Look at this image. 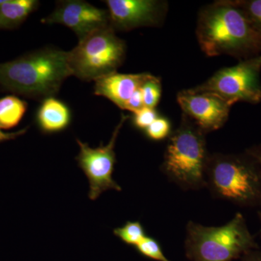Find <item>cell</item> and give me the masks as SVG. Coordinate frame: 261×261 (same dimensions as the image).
I'll use <instances>...</instances> for the list:
<instances>
[{
  "mask_svg": "<svg viewBox=\"0 0 261 261\" xmlns=\"http://www.w3.org/2000/svg\"><path fill=\"white\" fill-rule=\"evenodd\" d=\"M196 34L207 56L227 55L243 61L261 56V34L231 0L216 1L202 8Z\"/></svg>",
  "mask_w": 261,
  "mask_h": 261,
  "instance_id": "1",
  "label": "cell"
},
{
  "mask_svg": "<svg viewBox=\"0 0 261 261\" xmlns=\"http://www.w3.org/2000/svg\"><path fill=\"white\" fill-rule=\"evenodd\" d=\"M70 75L68 51L54 48L0 63V87L37 100L54 97Z\"/></svg>",
  "mask_w": 261,
  "mask_h": 261,
  "instance_id": "2",
  "label": "cell"
},
{
  "mask_svg": "<svg viewBox=\"0 0 261 261\" xmlns=\"http://www.w3.org/2000/svg\"><path fill=\"white\" fill-rule=\"evenodd\" d=\"M205 187L211 195L242 207H261V168L246 152L210 154Z\"/></svg>",
  "mask_w": 261,
  "mask_h": 261,
  "instance_id": "3",
  "label": "cell"
},
{
  "mask_svg": "<svg viewBox=\"0 0 261 261\" xmlns=\"http://www.w3.org/2000/svg\"><path fill=\"white\" fill-rule=\"evenodd\" d=\"M205 132L182 114L179 126L171 134L161 168L170 181L185 190L205 187L209 154Z\"/></svg>",
  "mask_w": 261,
  "mask_h": 261,
  "instance_id": "4",
  "label": "cell"
},
{
  "mask_svg": "<svg viewBox=\"0 0 261 261\" xmlns=\"http://www.w3.org/2000/svg\"><path fill=\"white\" fill-rule=\"evenodd\" d=\"M256 247L246 220L240 213L221 226L187 223L185 255L190 261H231Z\"/></svg>",
  "mask_w": 261,
  "mask_h": 261,
  "instance_id": "5",
  "label": "cell"
},
{
  "mask_svg": "<svg viewBox=\"0 0 261 261\" xmlns=\"http://www.w3.org/2000/svg\"><path fill=\"white\" fill-rule=\"evenodd\" d=\"M126 50V44L111 25L99 29L68 51L71 75L91 82L116 72L124 61Z\"/></svg>",
  "mask_w": 261,
  "mask_h": 261,
  "instance_id": "6",
  "label": "cell"
},
{
  "mask_svg": "<svg viewBox=\"0 0 261 261\" xmlns=\"http://www.w3.org/2000/svg\"><path fill=\"white\" fill-rule=\"evenodd\" d=\"M260 72L261 56L253 57L219 70L193 89L216 94L231 106L241 102L257 104L261 102Z\"/></svg>",
  "mask_w": 261,
  "mask_h": 261,
  "instance_id": "7",
  "label": "cell"
},
{
  "mask_svg": "<svg viewBox=\"0 0 261 261\" xmlns=\"http://www.w3.org/2000/svg\"><path fill=\"white\" fill-rule=\"evenodd\" d=\"M129 116L121 115V121L117 125L112 137L107 145L92 148L87 143L76 139L80 146V153L75 158L79 166L89 180V198L97 200L103 192L108 190L122 191V188L113 178L115 164L116 163L114 148L118 134Z\"/></svg>",
  "mask_w": 261,
  "mask_h": 261,
  "instance_id": "8",
  "label": "cell"
},
{
  "mask_svg": "<svg viewBox=\"0 0 261 261\" xmlns=\"http://www.w3.org/2000/svg\"><path fill=\"white\" fill-rule=\"evenodd\" d=\"M177 102L183 114L205 133L224 126L231 108L219 96L211 92H198L193 88L178 92Z\"/></svg>",
  "mask_w": 261,
  "mask_h": 261,
  "instance_id": "9",
  "label": "cell"
},
{
  "mask_svg": "<svg viewBox=\"0 0 261 261\" xmlns=\"http://www.w3.org/2000/svg\"><path fill=\"white\" fill-rule=\"evenodd\" d=\"M110 24L115 31L158 27L164 20L168 3L159 0H107Z\"/></svg>",
  "mask_w": 261,
  "mask_h": 261,
  "instance_id": "10",
  "label": "cell"
},
{
  "mask_svg": "<svg viewBox=\"0 0 261 261\" xmlns=\"http://www.w3.org/2000/svg\"><path fill=\"white\" fill-rule=\"evenodd\" d=\"M42 21L63 24L71 29L80 41L99 29L111 25L108 10L81 0L58 2L53 13Z\"/></svg>",
  "mask_w": 261,
  "mask_h": 261,
  "instance_id": "11",
  "label": "cell"
},
{
  "mask_svg": "<svg viewBox=\"0 0 261 261\" xmlns=\"http://www.w3.org/2000/svg\"><path fill=\"white\" fill-rule=\"evenodd\" d=\"M150 75L148 73L124 74L113 72L95 81L94 94L108 98L118 108L125 110L132 94Z\"/></svg>",
  "mask_w": 261,
  "mask_h": 261,
  "instance_id": "12",
  "label": "cell"
},
{
  "mask_svg": "<svg viewBox=\"0 0 261 261\" xmlns=\"http://www.w3.org/2000/svg\"><path fill=\"white\" fill-rule=\"evenodd\" d=\"M39 130L44 135L63 132L69 126L71 114L64 102L54 97L42 101L36 118Z\"/></svg>",
  "mask_w": 261,
  "mask_h": 261,
  "instance_id": "13",
  "label": "cell"
},
{
  "mask_svg": "<svg viewBox=\"0 0 261 261\" xmlns=\"http://www.w3.org/2000/svg\"><path fill=\"white\" fill-rule=\"evenodd\" d=\"M37 0H5L0 6V29L16 28L39 6Z\"/></svg>",
  "mask_w": 261,
  "mask_h": 261,
  "instance_id": "14",
  "label": "cell"
},
{
  "mask_svg": "<svg viewBox=\"0 0 261 261\" xmlns=\"http://www.w3.org/2000/svg\"><path fill=\"white\" fill-rule=\"evenodd\" d=\"M28 104L15 96L0 99V128L10 129L20 123L27 112Z\"/></svg>",
  "mask_w": 261,
  "mask_h": 261,
  "instance_id": "15",
  "label": "cell"
},
{
  "mask_svg": "<svg viewBox=\"0 0 261 261\" xmlns=\"http://www.w3.org/2000/svg\"><path fill=\"white\" fill-rule=\"evenodd\" d=\"M113 233L128 245L135 247L146 234L145 228L140 221H127L121 227L115 228Z\"/></svg>",
  "mask_w": 261,
  "mask_h": 261,
  "instance_id": "16",
  "label": "cell"
},
{
  "mask_svg": "<svg viewBox=\"0 0 261 261\" xmlns=\"http://www.w3.org/2000/svg\"><path fill=\"white\" fill-rule=\"evenodd\" d=\"M145 107L152 108L159 104L162 94V84L158 77L151 74L140 87Z\"/></svg>",
  "mask_w": 261,
  "mask_h": 261,
  "instance_id": "17",
  "label": "cell"
},
{
  "mask_svg": "<svg viewBox=\"0 0 261 261\" xmlns=\"http://www.w3.org/2000/svg\"><path fill=\"white\" fill-rule=\"evenodd\" d=\"M135 247L140 255L147 258L155 261H171L165 255L159 241L147 235Z\"/></svg>",
  "mask_w": 261,
  "mask_h": 261,
  "instance_id": "18",
  "label": "cell"
},
{
  "mask_svg": "<svg viewBox=\"0 0 261 261\" xmlns=\"http://www.w3.org/2000/svg\"><path fill=\"white\" fill-rule=\"evenodd\" d=\"M240 8L255 29L261 34V0H231Z\"/></svg>",
  "mask_w": 261,
  "mask_h": 261,
  "instance_id": "19",
  "label": "cell"
},
{
  "mask_svg": "<svg viewBox=\"0 0 261 261\" xmlns=\"http://www.w3.org/2000/svg\"><path fill=\"white\" fill-rule=\"evenodd\" d=\"M171 125L167 118L159 117L145 130V135L149 140L161 141L171 136Z\"/></svg>",
  "mask_w": 261,
  "mask_h": 261,
  "instance_id": "20",
  "label": "cell"
},
{
  "mask_svg": "<svg viewBox=\"0 0 261 261\" xmlns=\"http://www.w3.org/2000/svg\"><path fill=\"white\" fill-rule=\"evenodd\" d=\"M159 117V113L155 110L152 109V108L144 107L140 111L134 113L132 123H133L134 126L136 128L145 130Z\"/></svg>",
  "mask_w": 261,
  "mask_h": 261,
  "instance_id": "21",
  "label": "cell"
},
{
  "mask_svg": "<svg viewBox=\"0 0 261 261\" xmlns=\"http://www.w3.org/2000/svg\"><path fill=\"white\" fill-rule=\"evenodd\" d=\"M144 107H145V105H144L143 97H142V91L140 88L136 90L135 93L132 94V97L129 98L126 103L125 110L135 113Z\"/></svg>",
  "mask_w": 261,
  "mask_h": 261,
  "instance_id": "22",
  "label": "cell"
},
{
  "mask_svg": "<svg viewBox=\"0 0 261 261\" xmlns=\"http://www.w3.org/2000/svg\"><path fill=\"white\" fill-rule=\"evenodd\" d=\"M28 128L29 127L27 126L15 132H5L0 128V143L6 142V141L15 140L20 136L25 135Z\"/></svg>",
  "mask_w": 261,
  "mask_h": 261,
  "instance_id": "23",
  "label": "cell"
},
{
  "mask_svg": "<svg viewBox=\"0 0 261 261\" xmlns=\"http://www.w3.org/2000/svg\"><path fill=\"white\" fill-rule=\"evenodd\" d=\"M245 152L250 154L252 157H253L254 159L256 160L261 168V145L252 146V147H250V148L246 149Z\"/></svg>",
  "mask_w": 261,
  "mask_h": 261,
  "instance_id": "24",
  "label": "cell"
},
{
  "mask_svg": "<svg viewBox=\"0 0 261 261\" xmlns=\"http://www.w3.org/2000/svg\"><path fill=\"white\" fill-rule=\"evenodd\" d=\"M242 261H261V252L254 250L247 252L243 255Z\"/></svg>",
  "mask_w": 261,
  "mask_h": 261,
  "instance_id": "25",
  "label": "cell"
},
{
  "mask_svg": "<svg viewBox=\"0 0 261 261\" xmlns=\"http://www.w3.org/2000/svg\"><path fill=\"white\" fill-rule=\"evenodd\" d=\"M258 216H259V219H260V223H261V211H258ZM260 237H261V229H260Z\"/></svg>",
  "mask_w": 261,
  "mask_h": 261,
  "instance_id": "26",
  "label": "cell"
},
{
  "mask_svg": "<svg viewBox=\"0 0 261 261\" xmlns=\"http://www.w3.org/2000/svg\"><path fill=\"white\" fill-rule=\"evenodd\" d=\"M5 1V0H0V6L3 5V3H4Z\"/></svg>",
  "mask_w": 261,
  "mask_h": 261,
  "instance_id": "27",
  "label": "cell"
}]
</instances>
